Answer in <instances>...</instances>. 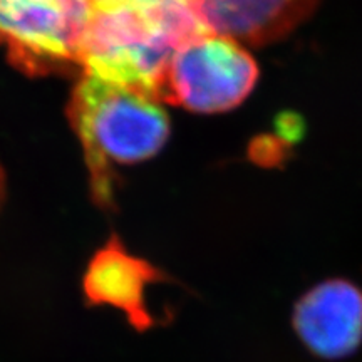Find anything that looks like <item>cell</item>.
<instances>
[{
	"label": "cell",
	"mask_w": 362,
	"mask_h": 362,
	"mask_svg": "<svg viewBox=\"0 0 362 362\" xmlns=\"http://www.w3.org/2000/svg\"><path fill=\"white\" fill-rule=\"evenodd\" d=\"M124 2H138V0H89V4L93 6V8H104V7L117 6V4H124Z\"/></svg>",
	"instance_id": "obj_8"
},
{
	"label": "cell",
	"mask_w": 362,
	"mask_h": 362,
	"mask_svg": "<svg viewBox=\"0 0 362 362\" xmlns=\"http://www.w3.org/2000/svg\"><path fill=\"white\" fill-rule=\"evenodd\" d=\"M210 33L240 44L264 45L282 39L309 17L319 0H188Z\"/></svg>",
	"instance_id": "obj_7"
},
{
	"label": "cell",
	"mask_w": 362,
	"mask_h": 362,
	"mask_svg": "<svg viewBox=\"0 0 362 362\" xmlns=\"http://www.w3.org/2000/svg\"><path fill=\"white\" fill-rule=\"evenodd\" d=\"M259 79V66L237 40L215 33L189 39L173 54L161 101L214 115L237 107Z\"/></svg>",
	"instance_id": "obj_3"
},
{
	"label": "cell",
	"mask_w": 362,
	"mask_h": 362,
	"mask_svg": "<svg viewBox=\"0 0 362 362\" xmlns=\"http://www.w3.org/2000/svg\"><path fill=\"white\" fill-rule=\"evenodd\" d=\"M83 144L98 205H112V165H133L160 153L170 136V117L160 101L88 74L67 107Z\"/></svg>",
	"instance_id": "obj_2"
},
{
	"label": "cell",
	"mask_w": 362,
	"mask_h": 362,
	"mask_svg": "<svg viewBox=\"0 0 362 362\" xmlns=\"http://www.w3.org/2000/svg\"><path fill=\"white\" fill-rule=\"evenodd\" d=\"M168 274L151 262L133 255L116 235L90 257L83 275L89 305L121 310L131 327L144 332L158 324L146 304L149 285L170 282Z\"/></svg>",
	"instance_id": "obj_5"
},
{
	"label": "cell",
	"mask_w": 362,
	"mask_h": 362,
	"mask_svg": "<svg viewBox=\"0 0 362 362\" xmlns=\"http://www.w3.org/2000/svg\"><path fill=\"white\" fill-rule=\"evenodd\" d=\"M293 329L315 356L347 357L362 342V292L339 279L315 285L298 298Z\"/></svg>",
	"instance_id": "obj_6"
},
{
	"label": "cell",
	"mask_w": 362,
	"mask_h": 362,
	"mask_svg": "<svg viewBox=\"0 0 362 362\" xmlns=\"http://www.w3.org/2000/svg\"><path fill=\"white\" fill-rule=\"evenodd\" d=\"M205 29L188 0H138L93 8L81 62L88 74L161 101L173 54Z\"/></svg>",
	"instance_id": "obj_1"
},
{
	"label": "cell",
	"mask_w": 362,
	"mask_h": 362,
	"mask_svg": "<svg viewBox=\"0 0 362 362\" xmlns=\"http://www.w3.org/2000/svg\"><path fill=\"white\" fill-rule=\"evenodd\" d=\"M89 0H0V40L27 67L81 62Z\"/></svg>",
	"instance_id": "obj_4"
}]
</instances>
